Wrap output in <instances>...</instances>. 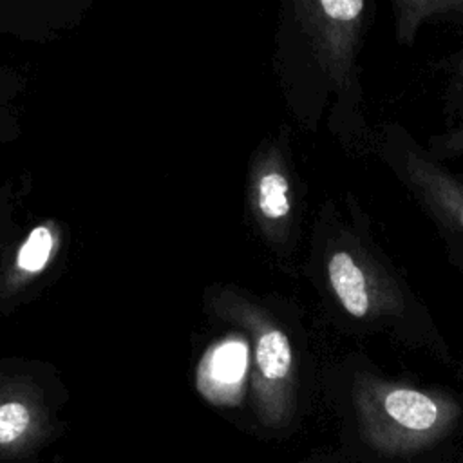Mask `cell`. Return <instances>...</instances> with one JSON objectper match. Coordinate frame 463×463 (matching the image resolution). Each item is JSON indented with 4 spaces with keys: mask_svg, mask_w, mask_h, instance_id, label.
<instances>
[{
    "mask_svg": "<svg viewBox=\"0 0 463 463\" xmlns=\"http://www.w3.org/2000/svg\"><path fill=\"white\" fill-rule=\"evenodd\" d=\"M329 280L345 311L362 318L369 309L365 279L349 253L338 251L329 260Z\"/></svg>",
    "mask_w": 463,
    "mask_h": 463,
    "instance_id": "2",
    "label": "cell"
},
{
    "mask_svg": "<svg viewBox=\"0 0 463 463\" xmlns=\"http://www.w3.org/2000/svg\"><path fill=\"white\" fill-rule=\"evenodd\" d=\"M52 233L47 226L34 228L18 251V266L29 273L42 271L52 251Z\"/></svg>",
    "mask_w": 463,
    "mask_h": 463,
    "instance_id": "5",
    "label": "cell"
},
{
    "mask_svg": "<svg viewBox=\"0 0 463 463\" xmlns=\"http://www.w3.org/2000/svg\"><path fill=\"white\" fill-rule=\"evenodd\" d=\"M246 354L242 345L228 344L221 347L212 364V376L222 383H237L244 373Z\"/></svg>",
    "mask_w": 463,
    "mask_h": 463,
    "instance_id": "7",
    "label": "cell"
},
{
    "mask_svg": "<svg viewBox=\"0 0 463 463\" xmlns=\"http://www.w3.org/2000/svg\"><path fill=\"white\" fill-rule=\"evenodd\" d=\"M259 206L266 217L279 219L289 212L288 181L280 174H266L259 183Z\"/></svg>",
    "mask_w": 463,
    "mask_h": 463,
    "instance_id": "6",
    "label": "cell"
},
{
    "mask_svg": "<svg viewBox=\"0 0 463 463\" xmlns=\"http://www.w3.org/2000/svg\"><path fill=\"white\" fill-rule=\"evenodd\" d=\"M320 5L329 18L340 22L354 20L364 9L362 0H324L320 2Z\"/></svg>",
    "mask_w": 463,
    "mask_h": 463,
    "instance_id": "8",
    "label": "cell"
},
{
    "mask_svg": "<svg viewBox=\"0 0 463 463\" xmlns=\"http://www.w3.org/2000/svg\"><path fill=\"white\" fill-rule=\"evenodd\" d=\"M257 365L260 374L269 380H284L291 367V347L284 333L268 331L257 344Z\"/></svg>",
    "mask_w": 463,
    "mask_h": 463,
    "instance_id": "4",
    "label": "cell"
},
{
    "mask_svg": "<svg viewBox=\"0 0 463 463\" xmlns=\"http://www.w3.org/2000/svg\"><path fill=\"white\" fill-rule=\"evenodd\" d=\"M450 423L441 405L414 389H391L373 405L364 421L367 443L391 456L411 454L436 441Z\"/></svg>",
    "mask_w": 463,
    "mask_h": 463,
    "instance_id": "1",
    "label": "cell"
},
{
    "mask_svg": "<svg viewBox=\"0 0 463 463\" xmlns=\"http://www.w3.org/2000/svg\"><path fill=\"white\" fill-rule=\"evenodd\" d=\"M461 222H463V215H461Z\"/></svg>",
    "mask_w": 463,
    "mask_h": 463,
    "instance_id": "9",
    "label": "cell"
},
{
    "mask_svg": "<svg viewBox=\"0 0 463 463\" xmlns=\"http://www.w3.org/2000/svg\"><path fill=\"white\" fill-rule=\"evenodd\" d=\"M34 416L31 409L18 400L0 403V452L18 454L34 436Z\"/></svg>",
    "mask_w": 463,
    "mask_h": 463,
    "instance_id": "3",
    "label": "cell"
}]
</instances>
